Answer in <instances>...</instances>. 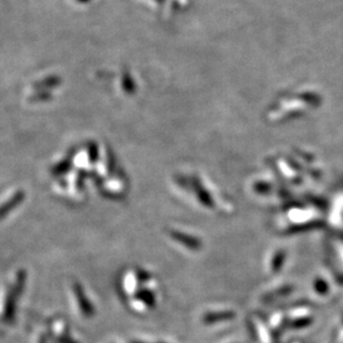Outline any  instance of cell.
I'll use <instances>...</instances> for the list:
<instances>
[{
    "instance_id": "6da1fadb",
    "label": "cell",
    "mask_w": 343,
    "mask_h": 343,
    "mask_svg": "<svg viewBox=\"0 0 343 343\" xmlns=\"http://www.w3.org/2000/svg\"><path fill=\"white\" fill-rule=\"evenodd\" d=\"M173 237L175 238V240L179 241L180 243L187 246L188 248H190V249L197 250V249H199L200 246H201L199 240H197L193 237H190V236H188V234H183V233H180V232H174Z\"/></svg>"
},
{
    "instance_id": "7a4b0ae2",
    "label": "cell",
    "mask_w": 343,
    "mask_h": 343,
    "mask_svg": "<svg viewBox=\"0 0 343 343\" xmlns=\"http://www.w3.org/2000/svg\"><path fill=\"white\" fill-rule=\"evenodd\" d=\"M234 316L233 312H212V313H208L205 316V321L207 323H214V322H219V321H225V320H231Z\"/></svg>"
},
{
    "instance_id": "3957f363",
    "label": "cell",
    "mask_w": 343,
    "mask_h": 343,
    "mask_svg": "<svg viewBox=\"0 0 343 343\" xmlns=\"http://www.w3.org/2000/svg\"><path fill=\"white\" fill-rule=\"evenodd\" d=\"M284 259H285V253L283 251H279L277 255L275 256L272 260V263H271V268L272 271H279L281 269V266L284 262Z\"/></svg>"
},
{
    "instance_id": "277c9868",
    "label": "cell",
    "mask_w": 343,
    "mask_h": 343,
    "mask_svg": "<svg viewBox=\"0 0 343 343\" xmlns=\"http://www.w3.org/2000/svg\"><path fill=\"white\" fill-rule=\"evenodd\" d=\"M317 226H320L319 224H313V225H307V226H300V227H295L292 228L291 230L288 231V233H298V232H304V231H309V228H316Z\"/></svg>"
},
{
    "instance_id": "5b68a950",
    "label": "cell",
    "mask_w": 343,
    "mask_h": 343,
    "mask_svg": "<svg viewBox=\"0 0 343 343\" xmlns=\"http://www.w3.org/2000/svg\"><path fill=\"white\" fill-rule=\"evenodd\" d=\"M314 285H315V289L317 291V293H326V292L329 290L328 284L322 280H317Z\"/></svg>"
}]
</instances>
